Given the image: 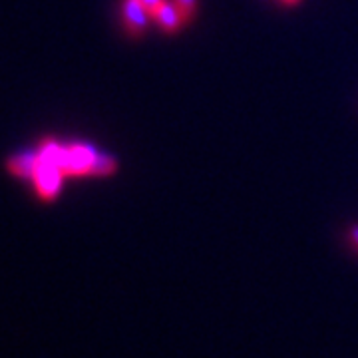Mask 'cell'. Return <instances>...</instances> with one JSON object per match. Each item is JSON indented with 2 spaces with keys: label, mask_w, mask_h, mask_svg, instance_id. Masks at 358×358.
Returning <instances> with one entry per match:
<instances>
[{
  "label": "cell",
  "mask_w": 358,
  "mask_h": 358,
  "mask_svg": "<svg viewBox=\"0 0 358 358\" xmlns=\"http://www.w3.org/2000/svg\"><path fill=\"white\" fill-rule=\"evenodd\" d=\"M348 241L352 243L355 249H358V227H352V229L348 231Z\"/></svg>",
  "instance_id": "obj_8"
},
{
  "label": "cell",
  "mask_w": 358,
  "mask_h": 358,
  "mask_svg": "<svg viewBox=\"0 0 358 358\" xmlns=\"http://www.w3.org/2000/svg\"><path fill=\"white\" fill-rule=\"evenodd\" d=\"M40 157H42V155H40ZM62 179H64V171L58 166H54V164L46 162V159L42 157L38 169H36V173H34V178H32L40 199L52 201V199L60 193Z\"/></svg>",
  "instance_id": "obj_2"
},
{
  "label": "cell",
  "mask_w": 358,
  "mask_h": 358,
  "mask_svg": "<svg viewBox=\"0 0 358 358\" xmlns=\"http://www.w3.org/2000/svg\"><path fill=\"white\" fill-rule=\"evenodd\" d=\"M279 2H281L282 6H296L301 0H279Z\"/></svg>",
  "instance_id": "obj_9"
},
{
  "label": "cell",
  "mask_w": 358,
  "mask_h": 358,
  "mask_svg": "<svg viewBox=\"0 0 358 358\" xmlns=\"http://www.w3.org/2000/svg\"><path fill=\"white\" fill-rule=\"evenodd\" d=\"M178 4L179 13L183 14L185 18V24H192L197 16V0H173Z\"/></svg>",
  "instance_id": "obj_6"
},
{
  "label": "cell",
  "mask_w": 358,
  "mask_h": 358,
  "mask_svg": "<svg viewBox=\"0 0 358 358\" xmlns=\"http://www.w3.org/2000/svg\"><path fill=\"white\" fill-rule=\"evenodd\" d=\"M164 2H166V0H141V4L145 6V10L150 14L154 13L155 8H157L159 4H164Z\"/></svg>",
  "instance_id": "obj_7"
},
{
  "label": "cell",
  "mask_w": 358,
  "mask_h": 358,
  "mask_svg": "<svg viewBox=\"0 0 358 358\" xmlns=\"http://www.w3.org/2000/svg\"><path fill=\"white\" fill-rule=\"evenodd\" d=\"M150 16H152V20H154L155 24L162 28V32H166L169 36L171 34H178L183 26H187L185 24V18H183V14L179 13L176 2H164V4H159Z\"/></svg>",
  "instance_id": "obj_3"
},
{
  "label": "cell",
  "mask_w": 358,
  "mask_h": 358,
  "mask_svg": "<svg viewBox=\"0 0 358 358\" xmlns=\"http://www.w3.org/2000/svg\"><path fill=\"white\" fill-rule=\"evenodd\" d=\"M40 162H42L40 152H24V154L13 155V157L6 162V169H8L13 176H16V178L32 179L34 178V173H36V169H38Z\"/></svg>",
  "instance_id": "obj_4"
},
{
  "label": "cell",
  "mask_w": 358,
  "mask_h": 358,
  "mask_svg": "<svg viewBox=\"0 0 358 358\" xmlns=\"http://www.w3.org/2000/svg\"><path fill=\"white\" fill-rule=\"evenodd\" d=\"M115 169H117V162H115L112 155L108 154H100L96 155V159H94V164H92V176H112Z\"/></svg>",
  "instance_id": "obj_5"
},
{
  "label": "cell",
  "mask_w": 358,
  "mask_h": 358,
  "mask_svg": "<svg viewBox=\"0 0 358 358\" xmlns=\"http://www.w3.org/2000/svg\"><path fill=\"white\" fill-rule=\"evenodd\" d=\"M152 16L141 0H122V26L131 40H141L148 32Z\"/></svg>",
  "instance_id": "obj_1"
}]
</instances>
